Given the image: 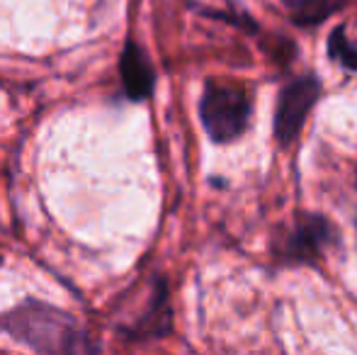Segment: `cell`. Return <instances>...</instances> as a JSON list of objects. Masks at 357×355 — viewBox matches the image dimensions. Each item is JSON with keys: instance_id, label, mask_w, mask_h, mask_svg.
I'll use <instances>...</instances> for the list:
<instances>
[{"instance_id": "obj_2", "label": "cell", "mask_w": 357, "mask_h": 355, "mask_svg": "<svg viewBox=\"0 0 357 355\" xmlns=\"http://www.w3.org/2000/svg\"><path fill=\"white\" fill-rule=\"evenodd\" d=\"M253 114V98L243 86L209 81L199 100L204 132L216 144H229L243 137Z\"/></svg>"}, {"instance_id": "obj_4", "label": "cell", "mask_w": 357, "mask_h": 355, "mask_svg": "<svg viewBox=\"0 0 357 355\" xmlns=\"http://www.w3.org/2000/svg\"><path fill=\"white\" fill-rule=\"evenodd\" d=\"M331 243H335V227L331 219L324 214H304L280 241L278 258L284 263H316Z\"/></svg>"}, {"instance_id": "obj_1", "label": "cell", "mask_w": 357, "mask_h": 355, "mask_svg": "<svg viewBox=\"0 0 357 355\" xmlns=\"http://www.w3.org/2000/svg\"><path fill=\"white\" fill-rule=\"evenodd\" d=\"M0 331L39 353L61 355L95 351L71 314L34 299L15 307L13 312L0 314Z\"/></svg>"}, {"instance_id": "obj_3", "label": "cell", "mask_w": 357, "mask_h": 355, "mask_svg": "<svg viewBox=\"0 0 357 355\" xmlns=\"http://www.w3.org/2000/svg\"><path fill=\"white\" fill-rule=\"evenodd\" d=\"M321 98V81L314 73H306L289 81L280 90L275 109V137L282 146H291L304 127L306 117Z\"/></svg>"}, {"instance_id": "obj_8", "label": "cell", "mask_w": 357, "mask_h": 355, "mask_svg": "<svg viewBox=\"0 0 357 355\" xmlns=\"http://www.w3.org/2000/svg\"><path fill=\"white\" fill-rule=\"evenodd\" d=\"M328 56L333 61H338L343 68H348V71H357V47L348 39L345 24H338L328 34Z\"/></svg>"}, {"instance_id": "obj_6", "label": "cell", "mask_w": 357, "mask_h": 355, "mask_svg": "<svg viewBox=\"0 0 357 355\" xmlns=\"http://www.w3.org/2000/svg\"><path fill=\"white\" fill-rule=\"evenodd\" d=\"M170 331V307H168V292H165L163 280L155 285V294L151 309L137 326L132 328V338H155Z\"/></svg>"}, {"instance_id": "obj_5", "label": "cell", "mask_w": 357, "mask_h": 355, "mask_svg": "<svg viewBox=\"0 0 357 355\" xmlns=\"http://www.w3.org/2000/svg\"><path fill=\"white\" fill-rule=\"evenodd\" d=\"M119 71H122L124 90L132 100H146L153 93L155 73L151 68V61L146 59L144 49L137 42H127L119 59Z\"/></svg>"}, {"instance_id": "obj_7", "label": "cell", "mask_w": 357, "mask_h": 355, "mask_svg": "<svg viewBox=\"0 0 357 355\" xmlns=\"http://www.w3.org/2000/svg\"><path fill=\"white\" fill-rule=\"evenodd\" d=\"M289 10V17L299 27H316L324 20H328L335 10L343 5V0H282Z\"/></svg>"}]
</instances>
